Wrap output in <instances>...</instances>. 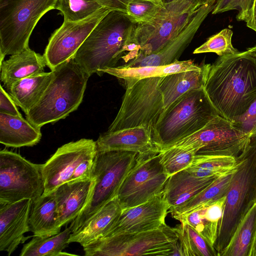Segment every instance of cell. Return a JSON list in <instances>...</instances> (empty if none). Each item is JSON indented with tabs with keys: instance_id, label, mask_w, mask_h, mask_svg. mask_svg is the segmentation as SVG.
Wrapping results in <instances>:
<instances>
[{
	"instance_id": "46",
	"label": "cell",
	"mask_w": 256,
	"mask_h": 256,
	"mask_svg": "<svg viewBox=\"0 0 256 256\" xmlns=\"http://www.w3.org/2000/svg\"><path fill=\"white\" fill-rule=\"evenodd\" d=\"M251 54L256 56V45L252 48H250L246 50Z\"/></svg>"
},
{
	"instance_id": "20",
	"label": "cell",
	"mask_w": 256,
	"mask_h": 256,
	"mask_svg": "<svg viewBox=\"0 0 256 256\" xmlns=\"http://www.w3.org/2000/svg\"><path fill=\"white\" fill-rule=\"evenodd\" d=\"M96 143L99 152L124 150L143 154L156 148L152 132L143 126L106 132L100 134Z\"/></svg>"
},
{
	"instance_id": "3",
	"label": "cell",
	"mask_w": 256,
	"mask_h": 256,
	"mask_svg": "<svg viewBox=\"0 0 256 256\" xmlns=\"http://www.w3.org/2000/svg\"><path fill=\"white\" fill-rule=\"evenodd\" d=\"M51 71L53 76L50 84L26 114V120L38 128L65 118L76 110L90 77L72 58Z\"/></svg>"
},
{
	"instance_id": "22",
	"label": "cell",
	"mask_w": 256,
	"mask_h": 256,
	"mask_svg": "<svg viewBox=\"0 0 256 256\" xmlns=\"http://www.w3.org/2000/svg\"><path fill=\"white\" fill-rule=\"evenodd\" d=\"M122 210L115 198L72 233L70 244L78 242L83 247L103 237L116 221Z\"/></svg>"
},
{
	"instance_id": "1",
	"label": "cell",
	"mask_w": 256,
	"mask_h": 256,
	"mask_svg": "<svg viewBox=\"0 0 256 256\" xmlns=\"http://www.w3.org/2000/svg\"><path fill=\"white\" fill-rule=\"evenodd\" d=\"M201 68L204 89L220 116L232 122L256 100V56L247 50Z\"/></svg>"
},
{
	"instance_id": "27",
	"label": "cell",
	"mask_w": 256,
	"mask_h": 256,
	"mask_svg": "<svg viewBox=\"0 0 256 256\" xmlns=\"http://www.w3.org/2000/svg\"><path fill=\"white\" fill-rule=\"evenodd\" d=\"M191 60L177 61L171 64L163 66H145L121 68L116 66L104 70L106 73L123 80L126 88L132 86L138 81L148 78L162 76L169 74L198 68Z\"/></svg>"
},
{
	"instance_id": "35",
	"label": "cell",
	"mask_w": 256,
	"mask_h": 256,
	"mask_svg": "<svg viewBox=\"0 0 256 256\" xmlns=\"http://www.w3.org/2000/svg\"><path fill=\"white\" fill-rule=\"evenodd\" d=\"M236 164L232 156L196 154L186 170L197 177L220 176L232 170Z\"/></svg>"
},
{
	"instance_id": "31",
	"label": "cell",
	"mask_w": 256,
	"mask_h": 256,
	"mask_svg": "<svg viewBox=\"0 0 256 256\" xmlns=\"http://www.w3.org/2000/svg\"><path fill=\"white\" fill-rule=\"evenodd\" d=\"M256 227V202L237 226L220 256H249Z\"/></svg>"
},
{
	"instance_id": "14",
	"label": "cell",
	"mask_w": 256,
	"mask_h": 256,
	"mask_svg": "<svg viewBox=\"0 0 256 256\" xmlns=\"http://www.w3.org/2000/svg\"><path fill=\"white\" fill-rule=\"evenodd\" d=\"M96 141L82 138L58 148L44 164L42 174L44 184L42 196L52 192L60 186L70 182L78 168L86 160L96 158Z\"/></svg>"
},
{
	"instance_id": "39",
	"label": "cell",
	"mask_w": 256,
	"mask_h": 256,
	"mask_svg": "<svg viewBox=\"0 0 256 256\" xmlns=\"http://www.w3.org/2000/svg\"><path fill=\"white\" fill-rule=\"evenodd\" d=\"M254 2L255 0H216L212 13L215 14L236 10V20L246 22L250 17Z\"/></svg>"
},
{
	"instance_id": "12",
	"label": "cell",
	"mask_w": 256,
	"mask_h": 256,
	"mask_svg": "<svg viewBox=\"0 0 256 256\" xmlns=\"http://www.w3.org/2000/svg\"><path fill=\"white\" fill-rule=\"evenodd\" d=\"M44 192L42 164L6 150L0 152V204L36 201Z\"/></svg>"
},
{
	"instance_id": "28",
	"label": "cell",
	"mask_w": 256,
	"mask_h": 256,
	"mask_svg": "<svg viewBox=\"0 0 256 256\" xmlns=\"http://www.w3.org/2000/svg\"><path fill=\"white\" fill-rule=\"evenodd\" d=\"M52 76V71L36 74L16 82L7 90L16 106L26 114L39 101Z\"/></svg>"
},
{
	"instance_id": "32",
	"label": "cell",
	"mask_w": 256,
	"mask_h": 256,
	"mask_svg": "<svg viewBox=\"0 0 256 256\" xmlns=\"http://www.w3.org/2000/svg\"><path fill=\"white\" fill-rule=\"evenodd\" d=\"M72 233L70 226L58 234L47 238L33 236L24 244L21 250L20 256H60L73 255L62 252L68 246L69 240Z\"/></svg>"
},
{
	"instance_id": "18",
	"label": "cell",
	"mask_w": 256,
	"mask_h": 256,
	"mask_svg": "<svg viewBox=\"0 0 256 256\" xmlns=\"http://www.w3.org/2000/svg\"><path fill=\"white\" fill-rule=\"evenodd\" d=\"M32 201L24 199L14 203L0 204V250L10 256L18 245L30 236L28 219Z\"/></svg>"
},
{
	"instance_id": "44",
	"label": "cell",
	"mask_w": 256,
	"mask_h": 256,
	"mask_svg": "<svg viewBox=\"0 0 256 256\" xmlns=\"http://www.w3.org/2000/svg\"><path fill=\"white\" fill-rule=\"evenodd\" d=\"M249 256H256V227L250 251Z\"/></svg>"
},
{
	"instance_id": "37",
	"label": "cell",
	"mask_w": 256,
	"mask_h": 256,
	"mask_svg": "<svg viewBox=\"0 0 256 256\" xmlns=\"http://www.w3.org/2000/svg\"><path fill=\"white\" fill-rule=\"evenodd\" d=\"M164 6L162 0H132L126 5V14L138 24L150 21Z\"/></svg>"
},
{
	"instance_id": "43",
	"label": "cell",
	"mask_w": 256,
	"mask_h": 256,
	"mask_svg": "<svg viewBox=\"0 0 256 256\" xmlns=\"http://www.w3.org/2000/svg\"><path fill=\"white\" fill-rule=\"evenodd\" d=\"M132 0H112L117 10L125 12L126 5Z\"/></svg>"
},
{
	"instance_id": "23",
	"label": "cell",
	"mask_w": 256,
	"mask_h": 256,
	"mask_svg": "<svg viewBox=\"0 0 256 256\" xmlns=\"http://www.w3.org/2000/svg\"><path fill=\"white\" fill-rule=\"evenodd\" d=\"M46 66L44 54L28 48L0 62V80L8 90L19 80L44 72Z\"/></svg>"
},
{
	"instance_id": "7",
	"label": "cell",
	"mask_w": 256,
	"mask_h": 256,
	"mask_svg": "<svg viewBox=\"0 0 256 256\" xmlns=\"http://www.w3.org/2000/svg\"><path fill=\"white\" fill-rule=\"evenodd\" d=\"M138 154L124 150L98 151L92 170V178H94L95 182L92 192L85 206L71 222L72 232L116 198Z\"/></svg>"
},
{
	"instance_id": "17",
	"label": "cell",
	"mask_w": 256,
	"mask_h": 256,
	"mask_svg": "<svg viewBox=\"0 0 256 256\" xmlns=\"http://www.w3.org/2000/svg\"><path fill=\"white\" fill-rule=\"evenodd\" d=\"M214 8V6L211 5L200 6L184 29L160 50L149 55L138 56L118 66L129 68L163 66L171 64L178 61L184 51L192 42L203 22L208 14L212 12Z\"/></svg>"
},
{
	"instance_id": "11",
	"label": "cell",
	"mask_w": 256,
	"mask_h": 256,
	"mask_svg": "<svg viewBox=\"0 0 256 256\" xmlns=\"http://www.w3.org/2000/svg\"><path fill=\"white\" fill-rule=\"evenodd\" d=\"M169 177L161 164L160 150L156 148L138 154L116 196L122 209L136 206L162 194Z\"/></svg>"
},
{
	"instance_id": "16",
	"label": "cell",
	"mask_w": 256,
	"mask_h": 256,
	"mask_svg": "<svg viewBox=\"0 0 256 256\" xmlns=\"http://www.w3.org/2000/svg\"><path fill=\"white\" fill-rule=\"evenodd\" d=\"M168 212L169 206L162 194L156 196L142 204L122 209L103 237L158 228L166 224V218Z\"/></svg>"
},
{
	"instance_id": "36",
	"label": "cell",
	"mask_w": 256,
	"mask_h": 256,
	"mask_svg": "<svg viewBox=\"0 0 256 256\" xmlns=\"http://www.w3.org/2000/svg\"><path fill=\"white\" fill-rule=\"evenodd\" d=\"M160 152L161 164L169 176L188 168L192 164L196 154L194 150L177 146Z\"/></svg>"
},
{
	"instance_id": "10",
	"label": "cell",
	"mask_w": 256,
	"mask_h": 256,
	"mask_svg": "<svg viewBox=\"0 0 256 256\" xmlns=\"http://www.w3.org/2000/svg\"><path fill=\"white\" fill-rule=\"evenodd\" d=\"M200 6V0H174L164 4V8L148 22L136 24L133 42L140 48L138 56L160 50L176 36Z\"/></svg>"
},
{
	"instance_id": "21",
	"label": "cell",
	"mask_w": 256,
	"mask_h": 256,
	"mask_svg": "<svg viewBox=\"0 0 256 256\" xmlns=\"http://www.w3.org/2000/svg\"><path fill=\"white\" fill-rule=\"evenodd\" d=\"M218 177H197L186 169L170 176L162 192V196L169 206V212L196 196Z\"/></svg>"
},
{
	"instance_id": "29",
	"label": "cell",
	"mask_w": 256,
	"mask_h": 256,
	"mask_svg": "<svg viewBox=\"0 0 256 256\" xmlns=\"http://www.w3.org/2000/svg\"><path fill=\"white\" fill-rule=\"evenodd\" d=\"M160 87L166 110L185 93L204 88L202 68L200 66L197 69L163 76Z\"/></svg>"
},
{
	"instance_id": "42",
	"label": "cell",
	"mask_w": 256,
	"mask_h": 256,
	"mask_svg": "<svg viewBox=\"0 0 256 256\" xmlns=\"http://www.w3.org/2000/svg\"><path fill=\"white\" fill-rule=\"evenodd\" d=\"M246 26L256 32V0H255L250 17L246 22Z\"/></svg>"
},
{
	"instance_id": "38",
	"label": "cell",
	"mask_w": 256,
	"mask_h": 256,
	"mask_svg": "<svg viewBox=\"0 0 256 256\" xmlns=\"http://www.w3.org/2000/svg\"><path fill=\"white\" fill-rule=\"evenodd\" d=\"M232 34L233 32L230 29L224 28L210 37L204 43L196 48L193 54L214 52L219 56L236 54L238 51L232 44Z\"/></svg>"
},
{
	"instance_id": "5",
	"label": "cell",
	"mask_w": 256,
	"mask_h": 256,
	"mask_svg": "<svg viewBox=\"0 0 256 256\" xmlns=\"http://www.w3.org/2000/svg\"><path fill=\"white\" fill-rule=\"evenodd\" d=\"M236 168L226 194L217 238L214 244L220 256L237 226L256 202V138L236 158Z\"/></svg>"
},
{
	"instance_id": "45",
	"label": "cell",
	"mask_w": 256,
	"mask_h": 256,
	"mask_svg": "<svg viewBox=\"0 0 256 256\" xmlns=\"http://www.w3.org/2000/svg\"><path fill=\"white\" fill-rule=\"evenodd\" d=\"M216 0H200L202 5L208 4L214 6Z\"/></svg>"
},
{
	"instance_id": "47",
	"label": "cell",
	"mask_w": 256,
	"mask_h": 256,
	"mask_svg": "<svg viewBox=\"0 0 256 256\" xmlns=\"http://www.w3.org/2000/svg\"><path fill=\"white\" fill-rule=\"evenodd\" d=\"M164 4H167L174 1V0H162Z\"/></svg>"
},
{
	"instance_id": "30",
	"label": "cell",
	"mask_w": 256,
	"mask_h": 256,
	"mask_svg": "<svg viewBox=\"0 0 256 256\" xmlns=\"http://www.w3.org/2000/svg\"><path fill=\"white\" fill-rule=\"evenodd\" d=\"M236 166L217 178L196 196L177 209L170 212L172 216L188 214L203 206L210 204L226 196Z\"/></svg>"
},
{
	"instance_id": "2",
	"label": "cell",
	"mask_w": 256,
	"mask_h": 256,
	"mask_svg": "<svg viewBox=\"0 0 256 256\" xmlns=\"http://www.w3.org/2000/svg\"><path fill=\"white\" fill-rule=\"evenodd\" d=\"M136 24L124 12L112 10L96 26L78 48L74 61L89 76L102 74L132 52Z\"/></svg>"
},
{
	"instance_id": "33",
	"label": "cell",
	"mask_w": 256,
	"mask_h": 256,
	"mask_svg": "<svg viewBox=\"0 0 256 256\" xmlns=\"http://www.w3.org/2000/svg\"><path fill=\"white\" fill-rule=\"evenodd\" d=\"M105 8L118 10L112 0H58L56 9L60 12L64 20L78 22Z\"/></svg>"
},
{
	"instance_id": "9",
	"label": "cell",
	"mask_w": 256,
	"mask_h": 256,
	"mask_svg": "<svg viewBox=\"0 0 256 256\" xmlns=\"http://www.w3.org/2000/svg\"><path fill=\"white\" fill-rule=\"evenodd\" d=\"M162 76L142 79L126 88L119 111L106 132L143 126L152 134L164 110L160 87Z\"/></svg>"
},
{
	"instance_id": "13",
	"label": "cell",
	"mask_w": 256,
	"mask_h": 256,
	"mask_svg": "<svg viewBox=\"0 0 256 256\" xmlns=\"http://www.w3.org/2000/svg\"><path fill=\"white\" fill-rule=\"evenodd\" d=\"M251 141L248 135L235 128L230 121L218 115L201 130L170 147L192 150L196 152V154L236 158Z\"/></svg>"
},
{
	"instance_id": "15",
	"label": "cell",
	"mask_w": 256,
	"mask_h": 256,
	"mask_svg": "<svg viewBox=\"0 0 256 256\" xmlns=\"http://www.w3.org/2000/svg\"><path fill=\"white\" fill-rule=\"evenodd\" d=\"M112 10L103 8L78 22L64 20L61 26L51 34L44 54L50 70L71 60L96 26Z\"/></svg>"
},
{
	"instance_id": "26",
	"label": "cell",
	"mask_w": 256,
	"mask_h": 256,
	"mask_svg": "<svg viewBox=\"0 0 256 256\" xmlns=\"http://www.w3.org/2000/svg\"><path fill=\"white\" fill-rule=\"evenodd\" d=\"M28 225L32 236L47 238L60 232L57 221L56 204L52 192L32 202Z\"/></svg>"
},
{
	"instance_id": "6",
	"label": "cell",
	"mask_w": 256,
	"mask_h": 256,
	"mask_svg": "<svg viewBox=\"0 0 256 256\" xmlns=\"http://www.w3.org/2000/svg\"><path fill=\"white\" fill-rule=\"evenodd\" d=\"M83 248L86 256H180L177 232L166 224L148 231L103 237Z\"/></svg>"
},
{
	"instance_id": "34",
	"label": "cell",
	"mask_w": 256,
	"mask_h": 256,
	"mask_svg": "<svg viewBox=\"0 0 256 256\" xmlns=\"http://www.w3.org/2000/svg\"><path fill=\"white\" fill-rule=\"evenodd\" d=\"M174 228L180 256H218L214 247L190 226L180 223Z\"/></svg>"
},
{
	"instance_id": "4",
	"label": "cell",
	"mask_w": 256,
	"mask_h": 256,
	"mask_svg": "<svg viewBox=\"0 0 256 256\" xmlns=\"http://www.w3.org/2000/svg\"><path fill=\"white\" fill-rule=\"evenodd\" d=\"M218 113L204 88L190 90L164 110L152 131L155 147L162 150L203 128Z\"/></svg>"
},
{
	"instance_id": "25",
	"label": "cell",
	"mask_w": 256,
	"mask_h": 256,
	"mask_svg": "<svg viewBox=\"0 0 256 256\" xmlns=\"http://www.w3.org/2000/svg\"><path fill=\"white\" fill-rule=\"evenodd\" d=\"M224 207V202L218 200L188 214L172 217L181 224L190 226L214 246L218 237Z\"/></svg>"
},
{
	"instance_id": "41",
	"label": "cell",
	"mask_w": 256,
	"mask_h": 256,
	"mask_svg": "<svg viewBox=\"0 0 256 256\" xmlns=\"http://www.w3.org/2000/svg\"><path fill=\"white\" fill-rule=\"evenodd\" d=\"M16 104L8 93L0 86V112L14 116H22Z\"/></svg>"
},
{
	"instance_id": "24",
	"label": "cell",
	"mask_w": 256,
	"mask_h": 256,
	"mask_svg": "<svg viewBox=\"0 0 256 256\" xmlns=\"http://www.w3.org/2000/svg\"><path fill=\"white\" fill-rule=\"evenodd\" d=\"M40 128L22 116L0 112V142L7 147L32 146L40 140Z\"/></svg>"
},
{
	"instance_id": "19",
	"label": "cell",
	"mask_w": 256,
	"mask_h": 256,
	"mask_svg": "<svg viewBox=\"0 0 256 256\" xmlns=\"http://www.w3.org/2000/svg\"><path fill=\"white\" fill-rule=\"evenodd\" d=\"M94 182V178L67 182L52 192L56 201L57 221L60 227L71 222L78 216L91 196Z\"/></svg>"
},
{
	"instance_id": "40",
	"label": "cell",
	"mask_w": 256,
	"mask_h": 256,
	"mask_svg": "<svg viewBox=\"0 0 256 256\" xmlns=\"http://www.w3.org/2000/svg\"><path fill=\"white\" fill-rule=\"evenodd\" d=\"M232 123V125L246 134L252 140L256 138V100L242 114L236 117Z\"/></svg>"
},
{
	"instance_id": "8",
	"label": "cell",
	"mask_w": 256,
	"mask_h": 256,
	"mask_svg": "<svg viewBox=\"0 0 256 256\" xmlns=\"http://www.w3.org/2000/svg\"><path fill=\"white\" fill-rule=\"evenodd\" d=\"M58 0H0V62L28 48L38 22L56 9Z\"/></svg>"
}]
</instances>
